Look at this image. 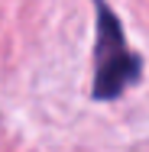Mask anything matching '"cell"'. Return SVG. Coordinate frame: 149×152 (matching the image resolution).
<instances>
[{"instance_id":"6da1fadb","label":"cell","mask_w":149,"mask_h":152,"mask_svg":"<svg viewBox=\"0 0 149 152\" xmlns=\"http://www.w3.org/2000/svg\"><path fill=\"white\" fill-rule=\"evenodd\" d=\"M143 61L126 45V32L107 3H97V45H94V88L97 100H114L139 78Z\"/></svg>"}]
</instances>
